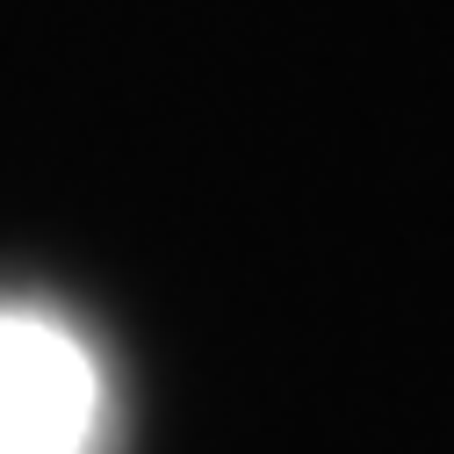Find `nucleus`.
<instances>
[{
  "instance_id": "1",
  "label": "nucleus",
  "mask_w": 454,
  "mask_h": 454,
  "mask_svg": "<svg viewBox=\"0 0 454 454\" xmlns=\"http://www.w3.org/2000/svg\"><path fill=\"white\" fill-rule=\"evenodd\" d=\"M94 368L43 317H0V454H80L94 433Z\"/></svg>"
}]
</instances>
